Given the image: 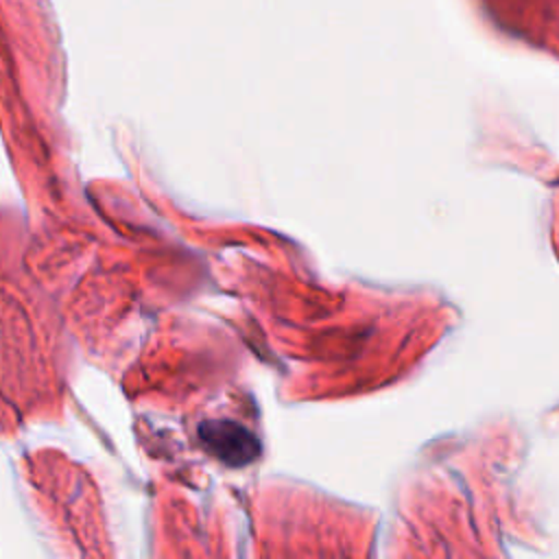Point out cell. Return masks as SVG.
Returning a JSON list of instances; mask_svg holds the SVG:
<instances>
[{
  "mask_svg": "<svg viewBox=\"0 0 559 559\" xmlns=\"http://www.w3.org/2000/svg\"><path fill=\"white\" fill-rule=\"evenodd\" d=\"M199 435L205 448L229 465H245L253 461L260 452L255 435H251L245 426L236 421H205L201 424Z\"/></svg>",
  "mask_w": 559,
  "mask_h": 559,
  "instance_id": "1",
  "label": "cell"
}]
</instances>
